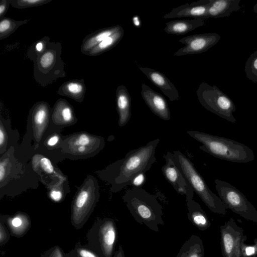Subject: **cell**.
Masks as SVG:
<instances>
[{"label":"cell","instance_id":"cell-19","mask_svg":"<svg viewBox=\"0 0 257 257\" xmlns=\"http://www.w3.org/2000/svg\"><path fill=\"white\" fill-rule=\"evenodd\" d=\"M122 27L116 25L113 26L98 29L86 35L82 40L80 52L86 55L106 38L112 35Z\"/></svg>","mask_w":257,"mask_h":257},{"label":"cell","instance_id":"cell-12","mask_svg":"<svg viewBox=\"0 0 257 257\" xmlns=\"http://www.w3.org/2000/svg\"><path fill=\"white\" fill-rule=\"evenodd\" d=\"M221 36L216 33L195 34L181 38L179 42L185 46L174 54L175 56L200 54L216 45Z\"/></svg>","mask_w":257,"mask_h":257},{"label":"cell","instance_id":"cell-14","mask_svg":"<svg viewBox=\"0 0 257 257\" xmlns=\"http://www.w3.org/2000/svg\"><path fill=\"white\" fill-rule=\"evenodd\" d=\"M210 0H200L186 4L173 9L164 15V19L190 17L194 19H207V12Z\"/></svg>","mask_w":257,"mask_h":257},{"label":"cell","instance_id":"cell-28","mask_svg":"<svg viewBox=\"0 0 257 257\" xmlns=\"http://www.w3.org/2000/svg\"><path fill=\"white\" fill-rule=\"evenodd\" d=\"M50 40V38L48 36H44L33 43L28 49L27 58L34 62L38 56L46 50Z\"/></svg>","mask_w":257,"mask_h":257},{"label":"cell","instance_id":"cell-27","mask_svg":"<svg viewBox=\"0 0 257 257\" xmlns=\"http://www.w3.org/2000/svg\"><path fill=\"white\" fill-rule=\"evenodd\" d=\"M30 20H15L13 19L4 17L0 18V40L9 37L20 26L28 23Z\"/></svg>","mask_w":257,"mask_h":257},{"label":"cell","instance_id":"cell-15","mask_svg":"<svg viewBox=\"0 0 257 257\" xmlns=\"http://www.w3.org/2000/svg\"><path fill=\"white\" fill-rule=\"evenodd\" d=\"M139 69L155 85L158 87L165 96L172 101L179 100V91L163 73L147 67L139 66Z\"/></svg>","mask_w":257,"mask_h":257},{"label":"cell","instance_id":"cell-43","mask_svg":"<svg viewBox=\"0 0 257 257\" xmlns=\"http://www.w3.org/2000/svg\"><path fill=\"white\" fill-rule=\"evenodd\" d=\"M114 257H125L122 247L119 245L118 249L115 250Z\"/></svg>","mask_w":257,"mask_h":257},{"label":"cell","instance_id":"cell-18","mask_svg":"<svg viewBox=\"0 0 257 257\" xmlns=\"http://www.w3.org/2000/svg\"><path fill=\"white\" fill-rule=\"evenodd\" d=\"M240 0H210L207 12V19L229 17L239 10Z\"/></svg>","mask_w":257,"mask_h":257},{"label":"cell","instance_id":"cell-35","mask_svg":"<svg viewBox=\"0 0 257 257\" xmlns=\"http://www.w3.org/2000/svg\"><path fill=\"white\" fill-rule=\"evenodd\" d=\"M40 165L43 170L47 174H51L54 171V167L50 160L45 157H42L40 160Z\"/></svg>","mask_w":257,"mask_h":257},{"label":"cell","instance_id":"cell-34","mask_svg":"<svg viewBox=\"0 0 257 257\" xmlns=\"http://www.w3.org/2000/svg\"><path fill=\"white\" fill-rule=\"evenodd\" d=\"M41 257H66V255L59 246H55L44 252Z\"/></svg>","mask_w":257,"mask_h":257},{"label":"cell","instance_id":"cell-20","mask_svg":"<svg viewBox=\"0 0 257 257\" xmlns=\"http://www.w3.org/2000/svg\"><path fill=\"white\" fill-rule=\"evenodd\" d=\"M86 87L84 79H71L63 83L59 87L57 93L82 102L85 98Z\"/></svg>","mask_w":257,"mask_h":257},{"label":"cell","instance_id":"cell-24","mask_svg":"<svg viewBox=\"0 0 257 257\" xmlns=\"http://www.w3.org/2000/svg\"><path fill=\"white\" fill-rule=\"evenodd\" d=\"M53 121L58 124H68L75 120L72 106L63 98L58 99L52 109Z\"/></svg>","mask_w":257,"mask_h":257},{"label":"cell","instance_id":"cell-21","mask_svg":"<svg viewBox=\"0 0 257 257\" xmlns=\"http://www.w3.org/2000/svg\"><path fill=\"white\" fill-rule=\"evenodd\" d=\"M203 19L176 20L166 23L165 32L168 34L184 35L205 25Z\"/></svg>","mask_w":257,"mask_h":257},{"label":"cell","instance_id":"cell-40","mask_svg":"<svg viewBox=\"0 0 257 257\" xmlns=\"http://www.w3.org/2000/svg\"><path fill=\"white\" fill-rule=\"evenodd\" d=\"M6 142V134L4 128L1 123L0 129V146L1 149L4 147Z\"/></svg>","mask_w":257,"mask_h":257},{"label":"cell","instance_id":"cell-41","mask_svg":"<svg viewBox=\"0 0 257 257\" xmlns=\"http://www.w3.org/2000/svg\"><path fill=\"white\" fill-rule=\"evenodd\" d=\"M59 140L57 136H53L49 138L47 141V144L49 146H54L58 142Z\"/></svg>","mask_w":257,"mask_h":257},{"label":"cell","instance_id":"cell-22","mask_svg":"<svg viewBox=\"0 0 257 257\" xmlns=\"http://www.w3.org/2000/svg\"><path fill=\"white\" fill-rule=\"evenodd\" d=\"M186 205L188 218L195 226L201 231H204L210 227V221L198 203L193 199H190L186 201Z\"/></svg>","mask_w":257,"mask_h":257},{"label":"cell","instance_id":"cell-9","mask_svg":"<svg viewBox=\"0 0 257 257\" xmlns=\"http://www.w3.org/2000/svg\"><path fill=\"white\" fill-rule=\"evenodd\" d=\"M99 197L98 186L89 183L83 186L77 193L72 204L71 220L77 229L81 228L89 217Z\"/></svg>","mask_w":257,"mask_h":257},{"label":"cell","instance_id":"cell-39","mask_svg":"<svg viewBox=\"0 0 257 257\" xmlns=\"http://www.w3.org/2000/svg\"><path fill=\"white\" fill-rule=\"evenodd\" d=\"M51 198L55 202L60 201L62 198V194L59 190H52L50 193Z\"/></svg>","mask_w":257,"mask_h":257},{"label":"cell","instance_id":"cell-38","mask_svg":"<svg viewBox=\"0 0 257 257\" xmlns=\"http://www.w3.org/2000/svg\"><path fill=\"white\" fill-rule=\"evenodd\" d=\"M11 0H1L0 2V18L5 17L9 6L11 5Z\"/></svg>","mask_w":257,"mask_h":257},{"label":"cell","instance_id":"cell-42","mask_svg":"<svg viewBox=\"0 0 257 257\" xmlns=\"http://www.w3.org/2000/svg\"><path fill=\"white\" fill-rule=\"evenodd\" d=\"M6 175V168L5 164L2 162L0 164V181L2 183Z\"/></svg>","mask_w":257,"mask_h":257},{"label":"cell","instance_id":"cell-45","mask_svg":"<svg viewBox=\"0 0 257 257\" xmlns=\"http://www.w3.org/2000/svg\"><path fill=\"white\" fill-rule=\"evenodd\" d=\"M253 11L255 13H257V3L253 6Z\"/></svg>","mask_w":257,"mask_h":257},{"label":"cell","instance_id":"cell-1","mask_svg":"<svg viewBox=\"0 0 257 257\" xmlns=\"http://www.w3.org/2000/svg\"><path fill=\"white\" fill-rule=\"evenodd\" d=\"M160 142L156 139L146 145L132 150L125 157L108 166L104 178L112 185L110 191L119 192L127 185L137 175L149 171L156 162V150Z\"/></svg>","mask_w":257,"mask_h":257},{"label":"cell","instance_id":"cell-17","mask_svg":"<svg viewBox=\"0 0 257 257\" xmlns=\"http://www.w3.org/2000/svg\"><path fill=\"white\" fill-rule=\"evenodd\" d=\"M115 101L118 115V125H126L131 117V97L126 87L121 84L116 90Z\"/></svg>","mask_w":257,"mask_h":257},{"label":"cell","instance_id":"cell-7","mask_svg":"<svg viewBox=\"0 0 257 257\" xmlns=\"http://www.w3.org/2000/svg\"><path fill=\"white\" fill-rule=\"evenodd\" d=\"M87 237L88 246L101 257H114L118 232L113 219L105 218L96 221Z\"/></svg>","mask_w":257,"mask_h":257},{"label":"cell","instance_id":"cell-11","mask_svg":"<svg viewBox=\"0 0 257 257\" xmlns=\"http://www.w3.org/2000/svg\"><path fill=\"white\" fill-rule=\"evenodd\" d=\"M163 158L165 164L162 167V172L165 179L178 194L186 196V201L193 199L194 191L176 165L173 153L167 152L163 155Z\"/></svg>","mask_w":257,"mask_h":257},{"label":"cell","instance_id":"cell-4","mask_svg":"<svg viewBox=\"0 0 257 257\" xmlns=\"http://www.w3.org/2000/svg\"><path fill=\"white\" fill-rule=\"evenodd\" d=\"M172 153L176 165L207 207L213 213L225 215L226 208L222 201L209 189L192 161L180 151Z\"/></svg>","mask_w":257,"mask_h":257},{"label":"cell","instance_id":"cell-30","mask_svg":"<svg viewBox=\"0 0 257 257\" xmlns=\"http://www.w3.org/2000/svg\"><path fill=\"white\" fill-rule=\"evenodd\" d=\"M246 77L253 82H257V51L247 59L244 67Z\"/></svg>","mask_w":257,"mask_h":257},{"label":"cell","instance_id":"cell-44","mask_svg":"<svg viewBox=\"0 0 257 257\" xmlns=\"http://www.w3.org/2000/svg\"><path fill=\"white\" fill-rule=\"evenodd\" d=\"M133 22L134 25L137 27H140L141 26V23L139 16H134L133 17Z\"/></svg>","mask_w":257,"mask_h":257},{"label":"cell","instance_id":"cell-8","mask_svg":"<svg viewBox=\"0 0 257 257\" xmlns=\"http://www.w3.org/2000/svg\"><path fill=\"white\" fill-rule=\"evenodd\" d=\"M214 182L219 197L226 209L248 221L257 223V210L240 191L231 184L218 179H215Z\"/></svg>","mask_w":257,"mask_h":257},{"label":"cell","instance_id":"cell-36","mask_svg":"<svg viewBox=\"0 0 257 257\" xmlns=\"http://www.w3.org/2000/svg\"><path fill=\"white\" fill-rule=\"evenodd\" d=\"M10 239V233L6 225L1 220L0 223V245L7 243Z\"/></svg>","mask_w":257,"mask_h":257},{"label":"cell","instance_id":"cell-6","mask_svg":"<svg viewBox=\"0 0 257 257\" xmlns=\"http://www.w3.org/2000/svg\"><path fill=\"white\" fill-rule=\"evenodd\" d=\"M196 93L199 102L206 109L232 123L236 121L233 114L236 110L234 103L216 86L203 82Z\"/></svg>","mask_w":257,"mask_h":257},{"label":"cell","instance_id":"cell-10","mask_svg":"<svg viewBox=\"0 0 257 257\" xmlns=\"http://www.w3.org/2000/svg\"><path fill=\"white\" fill-rule=\"evenodd\" d=\"M220 246L223 257H241L242 244L247 239L244 230L231 218L220 226Z\"/></svg>","mask_w":257,"mask_h":257},{"label":"cell","instance_id":"cell-33","mask_svg":"<svg viewBox=\"0 0 257 257\" xmlns=\"http://www.w3.org/2000/svg\"><path fill=\"white\" fill-rule=\"evenodd\" d=\"M241 257H257V238L254 239L252 244H242Z\"/></svg>","mask_w":257,"mask_h":257},{"label":"cell","instance_id":"cell-2","mask_svg":"<svg viewBox=\"0 0 257 257\" xmlns=\"http://www.w3.org/2000/svg\"><path fill=\"white\" fill-rule=\"evenodd\" d=\"M134 219L144 224L151 230L159 231V225H163V206L156 197L142 187L128 189L122 197Z\"/></svg>","mask_w":257,"mask_h":257},{"label":"cell","instance_id":"cell-13","mask_svg":"<svg viewBox=\"0 0 257 257\" xmlns=\"http://www.w3.org/2000/svg\"><path fill=\"white\" fill-rule=\"evenodd\" d=\"M141 88L142 97L152 112L163 120H170L171 112L165 98L145 83L142 84Z\"/></svg>","mask_w":257,"mask_h":257},{"label":"cell","instance_id":"cell-23","mask_svg":"<svg viewBox=\"0 0 257 257\" xmlns=\"http://www.w3.org/2000/svg\"><path fill=\"white\" fill-rule=\"evenodd\" d=\"M5 223L8 227L11 234L17 237L24 236L31 226L30 217L24 213H18L7 217L5 219Z\"/></svg>","mask_w":257,"mask_h":257},{"label":"cell","instance_id":"cell-37","mask_svg":"<svg viewBox=\"0 0 257 257\" xmlns=\"http://www.w3.org/2000/svg\"><path fill=\"white\" fill-rule=\"evenodd\" d=\"M146 180V176L145 173H141L135 177L132 181L130 185L132 186L133 187H141V186L145 183Z\"/></svg>","mask_w":257,"mask_h":257},{"label":"cell","instance_id":"cell-29","mask_svg":"<svg viewBox=\"0 0 257 257\" xmlns=\"http://www.w3.org/2000/svg\"><path fill=\"white\" fill-rule=\"evenodd\" d=\"M92 138L89 135L82 133L78 135L72 142L74 149L79 154H85L91 148Z\"/></svg>","mask_w":257,"mask_h":257},{"label":"cell","instance_id":"cell-16","mask_svg":"<svg viewBox=\"0 0 257 257\" xmlns=\"http://www.w3.org/2000/svg\"><path fill=\"white\" fill-rule=\"evenodd\" d=\"M51 110L50 105L44 101L36 102L30 110V117L38 138H41L48 124Z\"/></svg>","mask_w":257,"mask_h":257},{"label":"cell","instance_id":"cell-25","mask_svg":"<svg viewBox=\"0 0 257 257\" xmlns=\"http://www.w3.org/2000/svg\"><path fill=\"white\" fill-rule=\"evenodd\" d=\"M176 257H204L202 239L196 235H192L183 244Z\"/></svg>","mask_w":257,"mask_h":257},{"label":"cell","instance_id":"cell-26","mask_svg":"<svg viewBox=\"0 0 257 257\" xmlns=\"http://www.w3.org/2000/svg\"><path fill=\"white\" fill-rule=\"evenodd\" d=\"M124 35V30L121 28L118 31L101 41L97 46L89 51L86 55L96 56L115 47L122 39Z\"/></svg>","mask_w":257,"mask_h":257},{"label":"cell","instance_id":"cell-32","mask_svg":"<svg viewBox=\"0 0 257 257\" xmlns=\"http://www.w3.org/2000/svg\"><path fill=\"white\" fill-rule=\"evenodd\" d=\"M52 0H11V5L14 8L23 9L43 6Z\"/></svg>","mask_w":257,"mask_h":257},{"label":"cell","instance_id":"cell-31","mask_svg":"<svg viewBox=\"0 0 257 257\" xmlns=\"http://www.w3.org/2000/svg\"><path fill=\"white\" fill-rule=\"evenodd\" d=\"M66 257H101L94 250L88 246L76 245L69 253L66 254Z\"/></svg>","mask_w":257,"mask_h":257},{"label":"cell","instance_id":"cell-3","mask_svg":"<svg viewBox=\"0 0 257 257\" xmlns=\"http://www.w3.org/2000/svg\"><path fill=\"white\" fill-rule=\"evenodd\" d=\"M187 133L202 144L199 147L201 150L218 159L234 163H247L254 159L253 151L242 143L197 131H188Z\"/></svg>","mask_w":257,"mask_h":257},{"label":"cell","instance_id":"cell-5","mask_svg":"<svg viewBox=\"0 0 257 257\" xmlns=\"http://www.w3.org/2000/svg\"><path fill=\"white\" fill-rule=\"evenodd\" d=\"M61 53V43L50 42L46 50L33 62L34 78L39 85L45 87L66 77L65 63Z\"/></svg>","mask_w":257,"mask_h":257}]
</instances>
